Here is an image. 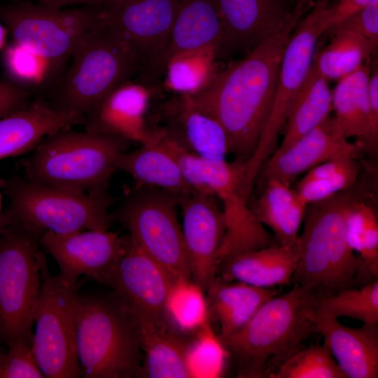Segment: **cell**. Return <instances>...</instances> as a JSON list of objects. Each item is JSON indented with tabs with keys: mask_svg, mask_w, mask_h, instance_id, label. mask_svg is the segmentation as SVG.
Here are the masks:
<instances>
[{
	"mask_svg": "<svg viewBox=\"0 0 378 378\" xmlns=\"http://www.w3.org/2000/svg\"><path fill=\"white\" fill-rule=\"evenodd\" d=\"M370 125L365 143L368 150L375 153L378 146V71L374 69L370 76L369 84Z\"/></svg>",
	"mask_w": 378,
	"mask_h": 378,
	"instance_id": "f6af8a7d",
	"label": "cell"
},
{
	"mask_svg": "<svg viewBox=\"0 0 378 378\" xmlns=\"http://www.w3.org/2000/svg\"><path fill=\"white\" fill-rule=\"evenodd\" d=\"M178 198L164 190L134 184L125 191L112 220L125 226L139 246L159 263L174 281L191 279Z\"/></svg>",
	"mask_w": 378,
	"mask_h": 378,
	"instance_id": "30bf717a",
	"label": "cell"
},
{
	"mask_svg": "<svg viewBox=\"0 0 378 378\" xmlns=\"http://www.w3.org/2000/svg\"><path fill=\"white\" fill-rule=\"evenodd\" d=\"M370 68L363 64L339 80L332 92L334 116L346 138L355 137L364 146L370 125Z\"/></svg>",
	"mask_w": 378,
	"mask_h": 378,
	"instance_id": "4dcf8cb0",
	"label": "cell"
},
{
	"mask_svg": "<svg viewBox=\"0 0 378 378\" xmlns=\"http://www.w3.org/2000/svg\"><path fill=\"white\" fill-rule=\"evenodd\" d=\"M130 141L113 135L63 128L43 137L24 164L31 181L69 191L105 192L118 156Z\"/></svg>",
	"mask_w": 378,
	"mask_h": 378,
	"instance_id": "52a82bcc",
	"label": "cell"
},
{
	"mask_svg": "<svg viewBox=\"0 0 378 378\" xmlns=\"http://www.w3.org/2000/svg\"><path fill=\"white\" fill-rule=\"evenodd\" d=\"M178 206L191 279L205 292L219 267L218 251L225 234L222 209L214 195L197 190L180 197Z\"/></svg>",
	"mask_w": 378,
	"mask_h": 378,
	"instance_id": "5bb4252c",
	"label": "cell"
},
{
	"mask_svg": "<svg viewBox=\"0 0 378 378\" xmlns=\"http://www.w3.org/2000/svg\"><path fill=\"white\" fill-rule=\"evenodd\" d=\"M99 20V6L58 8L31 0L0 4V21L13 42L45 58L55 78L79 40Z\"/></svg>",
	"mask_w": 378,
	"mask_h": 378,
	"instance_id": "9c48e42d",
	"label": "cell"
},
{
	"mask_svg": "<svg viewBox=\"0 0 378 378\" xmlns=\"http://www.w3.org/2000/svg\"><path fill=\"white\" fill-rule=\"evenodd\" d=\"M267 377L347 378L324 344L301 348Z\"/></svg>",
	"mask_w": 378,
	"mask_h": 378,
	"instance_id": "74e56055",
	"label": "cell"
},
{
	"mask_svg": "<svg viewBox=\"0 0 378 378\" xmlns=\"http://www.w3.org/2000/svg\"><path fill=\"white\" fill-rule=\"evenodd\" d=\"M298 22L218 72L202 91L188 96L197 109L221 125L235 160L246 162L257 148L273 106L283 53Z\"/></svg>",
	"mask_w": 378,
	"mask_h": 378,
	"instance_id": "6da1fadb",
	"label": "cell"
},
{
	"mask_svg": "<svg viewBox=\"0 0 378 378\" xmlns=\"http://www.w3.org/2000/svg\"><path fill=\"white\" fill-rule=\"evenodd\" d=\"M57 262L59 276L76 284L82 276L104 284L122 248V239L108 230H83L66 234L48 231L39 238Z\"/></svg>",
	"mask_w": 378,
	"mask_h": 378,
	"instance_id": "ac0fdd59",
	"label": "cell"
},
{
	"mask_svg": "<svg viewBox=\"0 0 378 378\" xmlns=\"http://www.w3.org/2000/svg\"><path fill=\"white\" fill-rule=\"evenodd\" d=\"M262 186L259 198L251 206L256 218L272 230L279 244L296 245L307 205L291 186L277 179H269Z\"/></svg>",
	"mask_w": 378,
	"mask_h": 378,
	"instance_id": "f1b7e54d",
	"label": "cell"
},
{
	"mask_svg": "<svg viewBox=\"0 0 378 378\" xmlns=\"http://www.w3.org/2000/svg\"><path fill=\"white\" fill-rule=\"evenodd\" d=\"M212 48L192 51L174 57L165 71V85L183 96H192L206 88L218 74Z\"/></svg>",
	"mask_w": 378,
	"mask_h": 378,
	"instance_id": "d590c367",
	"label": "cell"
},
{
	"mask_svg": "<svg viewBox=\"0 0 378 378\" xmlns=\"http://www.w3.org/2000/svg\"><path fill=\"white\" fill-rule=\"evenodd\" d=\"M85 117L53 109L42 97L0 120V160L32 150L46 135L83 125Z\"/></svg>",
	"mask_w": 378,
	"mask_h": 378,
	"instance_id": "d4e9b609",
	"label": "cell"
},
{
	"mask_svg": "<svg viewBox=\"0 0 378 378\" xmlns=\"http://www.w3.org/2000/svg\"><path fill=\"white\" fill-rule=\"evenodd\" d=\"M8 31L5 27L0 22V50L4 47Z\"/></svg>",
	"mask_w": 378,
	"mask_h": 378,
	"instance_id": "7dc6e473",
	"label": "cell"
},
{
	"mask_svg": "<svg viewBox=\"0 0 378 378\" xmlns=\"http://www.w3.org/2000/svg\"><path fill=\"white\" fill-rule=\"evenodd\" d=\"M40 237L18 227L0 230V343L31 345L33 313L45 255Z\"/></svg>",
	"mask_w": 378,
	"mask_h": 378,
	"instance_id": "8fae6325",
	"label": "cell"
},
{
	"mask_svg": "<svg viewBox=\"0 0 378 378\" xmlns=\"http://www.w3.org/2000/svg\"><path fill=\"white\" fill-rule=\"evenodd\" d=\"M316 311L337 318L349 317L363 324H378V280L359 288H349L326 296H316Z\"/></svg>",
	"mask_w": 378,
	"mask_h": 378,
	"instance_id": "8d00e7d4",
	"label": "cell"
},
{
	"mask_svg": "<svg viewBox=\"0 0 378 378\" xmlns=\"http://www.w3.org/2000/svg\"><path fill=\"white\" fill-rule=\"evenodd\" d=\"M356 158H343L321 163L308 171L294 188L306 205L351 188L360 174Z\"/></svg>",
	"mask_w": 378,
	"mask_h": 378,
	"instance_id": "836d02e7",
	"label": "cell"
},
{
	"mask_svg": "<svg viewBox=\"0 0 378 378\" xmlns=\"http://www.w3.org/2000/svg\"><path fill=\"white\" fill-rule=\"evenodd\" d=\"M41 284L34 313L31 350L47 378L82 377L76 350V310L80 282L50 273L41 260Z\"/></svg>",
	"mask_w": 378,
	"mask_h": 378,
	"instance_id": "7c38bea8",
	"label": "cell"
},
{
	"mask_svg": "<svg viewBox=\"0 0 378 378\" xmlns=\"http://www.w3.org/2000/svg\"><path fill=\"white\" fill-rule=\"evenodd\" d=\"M330 0H316L310 13L301 19L286 45L272 111L257 148L246 161L248 176L254 182L263 163L278 148L279 134L286 125L292 103L305 80L323 34L321 20Z\"/></svg>",
	"mask_w": 378,
	"mask_h": 378,
	"instance_id": "4fadbf2b",
	"label": "cell"
},
{
	"mask_svg": "<svg viewBox=\"0 0 378 378\" xmlns=\"http://www.w3.org/2000/svg\"><path fill=\"white\" fill-rule=\"evenodd\" d=\"M132 313L144 354L139 377L192 378L187 360L192 337L176 330L165 316Z\"/></svg>",
	"mask_w": 378,
	"mask_h": 378,
	"instance_id": "603a6c76",
	"label": "cell"
},
{
	"mask_svg": "<svg viewBox=\"0 0 378 378\" xmlns=\"http://www.w3.org/2000/svg\"><path fill=\"white\" fill-rule=\"evenodd\" d=\"M345 232L350 248L362 266L356 281L362 286L378 280V222L370 205L357 196L345 216Z\"/></svg>",
	"mask_w": 378,
	"mask_h": 378,
	"instance_id": "1f68e13d",
	"label": "cell"
},
{
	"mask_svg": "<svg viewBox=\"0 0 378 378\" xmlns=\"http://www.w3.org/2000/svg\"><path fill=\"white\" fill-rule=\"evenodd\" d=\"M330 34V43L319 52L316 50L312 64L326 80H340L356 71L377 47L354 31H339Z\"/></svg>",
	"mask_w": 378,
	"mask_h": 378,
	"instance_id": "d6a6232c",
	"label": "cell"
},
{
	"mask_svg": "<svg viewBox=\"0 0 378 378\" xmlns=\"http://www.w3.org/2000/svg\"><path fill=\"white\" fill-rule=\"evenodd\" d=\"M178 3V0H115L97 6L100 20L118 31L139 55L142 69L164 48Z\"/></svg>",
	"mask_w": 378,
	"mask_h": 378,
	"instance_id": "d6986e66",
	"label": "cell"
},
{
	"mask_svg": "<svg viewBox=\"0 0 378 378\" xmlns=\"http://www.w3.org/2000/svg\"><path fill=\"white\" fill-rule=\"evenodd\" d=\"M327 80L311 66L292 103L283 139L274 154L286 150L330 115L332 91Z\"/></svg>",
	"mask_w": 378,
	"mask_h": 378,
	"instance_id": "f546056e",
	"label": "cell"
},
{
	"mask_svg": "<svg viewBox=\"0 0 378 378\" xmlns=\"http://www.w3.org/2000/svg\"><path fill=\"white\" fill-rule=\"evenodd\" d=\"M69 65L47 89L55 110L86 116L116 88L139 75L142 62L115 29L99 22L79 40Z\"/></svg>",
	"mask_w": 378,
	"mask_h": 378,
	"instance_id": "3957f363",
	"label": "cell"
},
{
	"mask_svg": "<svg viewBox=\"0 0 378 378\" xmlns=\"http://www.w3.org/2000/svg\"><path fill=\"white\" fill-rule=\"evenodd\" d=\"M212 48H224V31L216 0H178L176 16L165 45L154 60L142 69L137 83L156 87L174 57Z\"/></svg>",
	"mask_w": 378,
	"mask_h": 378,
	"instance_id": "9a60e30c",
	"label": "cell"
},
{
	"mask_svg": "<svg viewBox=\"0 0 378 378\" xmlns=\"http://www.w3.org/2000/svg\"><path fill=\"white\" fill-rule=\"evenodd\" d=\"M315 297L306 288L293 286L266 301L239 330L218 337L236 377H267L318 332L311 318Z\"/></svg>",
	"mask_w": 378,
	"mask_h": 378,
	"instance_id": "7a4b0ae2",
	"label": "cell"
},
{
	"mask_svg": "<svg viewBox=\"0 0 378 378\" xmlns=\"http://www.w3.org/2000/svg\"><path fill=\"white\" fill-rule=\"evenodd\" d=\"M122 239L121 251L104 285L133 312L164 316V304L174 280L129 234L122 235Z\"/></svg>",
	"mask_w": 378,
	"mask_h": 378,
	"instance_id": "e0dca14e",
	"label": "cell"
},
{
	"mask_svg": "<svg viewBox=\"0 0 378 378\" xmlns=\"http://www.w3.org/2000/svg\"><path fill=\"white\" fill-rule=\"evenodd\" d=\"M152 130L149 141L118 156L115 168L130 175L135 184L164 190L178 200L194 189L185 180L173 155L158 142L155 130Z\"/></svg>",
	"mask_w": 378,
	"mask_h": 378,
	"instance_id": "4316f807",
	"label": "cell"
},
{
	"mask_svg": "<svg viewBox=\"0 0 378 378\" xmlns=\"http://www.w3.org/2000/svg\"><path fill=\"white\" fill-rule=\"evenodd\" d=\"M227 353L218 336L206 323L190 339L187 360L192 377H217L222 374Z\"/></svg>",
	"mask_w": 378,
	"mask_h": 378,
	"instance_id": "ab89813d",
	"label": "cell"
},
{
	"mask_svg": "<svg viewBox=\"0 0 378 378\" xmlns=\"http://www.w3.org/2000/svg\"><path fill=\"white\" fill-rule=\"evenodd\" d=\"M3 59L9 78L31 92L36 88H48L55 79L45 58L15 43L6 46Z\"/></svg>",
	"mask_w": 378,
	"mask_h": 378,
	"instance_id": "f35d334b",
	"label": "cell"
},
{
	"mask_svg": "<svg viewBox=\"0 0 378 378\" xmlns=\"http://www.w3.org/2000/svg\"><path fill=\"white\" fill-rule=\"evenodd\" d=\"M356 197L349 188L307 205L300 258L290 285L304 287L317 297L354 288L362 261L347 242L345 216Z\"/></svg>",
	"mask_w": 378,
	"mask_h": 378,
	"instance_id": "277c9868",
	"label": "cell"
},
{
	"mask_svg": "<svg viewBox=\"0 0 378 378\" xmlns=\"http://www.w3.org/2000/svg\"><path fill=\"white\" fill-rule=\"evenodd\" d=\"M1 206H2V200H1V194L0 192V216H1V213H2Z\"/></svg>",
	"mask_w": 378,
	"mask_h": 378,
	"instance_id": "c3c4849f",
	"label": "cell"
},
{
	"mask_svg": "<svg viewBox=\"0 0 378 378\" xmlns=\"http://www.w3.org/2000/svg\"><path fill=\"white\" fill-rule=\"evenodd\" d=\"M224 31V48L248 53L262 41L299 22L313 4L300 0H216Z\"/></svg>",
	"mask_w": 378,
	"mask_h": 378,
	"instance_id": "2e32d148",
	"label": "cell"
},
{
	"mask_svg": "<svg viewBox=\"0 0 378 378\" xmlns=\"http://www.w3.org/2000/svg\"><path fill=\"white\" fill-rule=\"evenodd\" d=\"M151 88L127 82L113 90L91 113L85 116V130L116 136L141 145L149 141L146 115Z\"/></svg>",
	"mask_w": 378,
	"mask_h": 378,
	"instance_id": "7402d4cb",
	"label": "cell"
},
{
	"mask_svg": "<svg viewBox=\"0 0 378 378\" xmlns=\"http://www.w3.org/2000/svg\"><path fill=\"white\" fill-rule=\"evenodd\" d=\"M209 315L220 327V338L242 328L268 300L279 294L276 287L260 288L216 277L206 290Z\"/></svg>",
	"mask_w": 378,
	"mask_h": 378,
	"instance_id": "83f0119b",
	"label": "cell"
},
{
	"mask_svg": "<svg viewBox=\"0 0 378 378\" xmlns=\"http://www.w3.org/2000/svg\"><path fill=\"white\" fill-rule=\"evenodd\" d=\"M204 290L192 279L173 283L164 304V316L178 332L194 335L209 322Z\"/></svg>",
	"mask_w": 378,
	"mask_h": 378,
	"instance_id": "e575fe53",
	"label": "cell"
},
{
	"mask_svg": "<svg viewBox=\"0 0 378 378\" xmlns=\"http://www.w3.org/2000/svg\"><path fill=\"white\" fill-rule=\"evenodd\" d=\"M160 111L167 122L160 129L172 140L200 157L226 160L229 146L224 129L214 118L197 109L188 96L180 95Z\"/></svg>",
	"mask_w": 378,
	"mask_h": 378,
	"instance_id": "cb8c5ba5",
	"label": "cell"
},
{
	"mask_svg": "<svg viewBox=\"0 0 378 378\" xmlns=\"http://www.w3.org/2000/svg\"><path fill=\"white\" fill-rule=\"evenodd\" d=\"M54 8H67L80 6H101L115 0H31Z\"/></svg>",
	"mask_w": 378,
	"mask_h": 378,
	"instance_id": "bcb514c9",
	"label": "cell"
},
{
	"mask_svg": "<svg viewBox=\"0 0 378 378\" xmlns=\"http://www.w3.org/2000/svg\"><path fill=\"white\" fill-rule=\"evenodd\" d=\"M311 318L347 378L378 377V327L350 328L338 318L312 309Z\"/></svg>",
	"mask_w": 378,
	"mask_h": 378,
	"instance_id": "44dd1931",
	"label": "cell"
},
{
	"mask_svg": "<svg viewBox=\"0 0 378 378\" xmlns=\"http://www.w3.org/2000/svg\"><path fill=\"white\" fill-rule=\"evenodd\" d=\"M76 338L83 377H139L142 351L137 323L115 293H79Z\"/></svg>",
	"mask_w": 378,
	"mask_h": 378,
	"instance_id": "8992f818",
	"label": "cell"
},
{
	"mask_svg": "<svg viewBox=\"0 0 378 378\" xmlns=\"http://www.w3.org/2000/svg\"><path fill=\"white\" fill-rule=\"evenodd\" d=\"M359 148L346 137L335 117L329 115L286 150L273 154L263 163L257 176H260L261 183L275 178L291 186L300 175L321 163L357 158Z\"/></svg>",
	"mask_w": 378,
	"mask_h": 378,
	"instance_id": "ffe728a7",
	"label": "cell"
},
{
	"mask_svg": "<svg viewBox=\"0 0 378 378\" xmlns=\"http://www.w3.org/2000/svg\"><path fill=\"white\" fill-rule=\"evenodd\" d=\"M194 190L214 195L219 202L225 234L218 251L219 265L239 254L279 244L256 218L250 199L253 185L245 162L211 160L192 153L168 137L162 141Z\"/></svg>",
	"mask_w": 378,
	"mask_h": 378,
	"instance_id": "5b68a950",
	"label": "cell"
},
{
	"mask_svg": "<svg viewBox=\"0 0 378 378\" xmlns=\"http://www.w3.org/2000/svg\"><path fill=\"white\" fill-rule=\"evenodd\" d=\"M377 0H338L323 10L321 30L323 34Z\"/></svg>",
	"mask_w": 378,
	"mask_h": 378,
	"instance_id": "ee69618b",
	"label": "cell"
},
{
	"mask_svg": "<svg viewBox=\"0 0 378 378\" xmlns=\"http://www.w3.org/2000/svg\"><path fill=\"white\" fill-rule=\"evenodd\" d=\"M0 349V378H43L30 344L15 343Z\"/></svg>",
	"mask_w": 378,
	"mask_h": 378,
	"instance_id": "60d3db41",
	"label": "cell"
},
{
	"mask_svg": "<svg viewBox=\"0 0 378 378\" xmlns=\"http://www.w3.org/2000/svg\"><path fill=\"white\" fill-rule=\"evenodd\" d=\"M350 31L358 33L378 44V0L352 15L326 32Z\"/></svg>",
	"mask_w": 378,
	"mask_h": 378,
	"instance_id": "b9f144b4",
	"label": "cell"
},
{
	"mask_svg": "<svg viewBox=\"0 0 378 378\" xmlns=\"http://www.w3.org/2000/svg\"><path fill=\"white\" fill-rule=\"evenodd\" d=\"M31 92L10 78L0 80V120L25 108Z\"/></svg>",
	"mask_w": 378,
	"mask_h": 378,
	"instance_id": "7bdbcfd3",
	"label": "cell"
},
{
	"mask_svg": "<svg viewBox=\"0 0 378 378\" xmlns=\"http://www.w3.org/2000/svg\"><path fill=\"white\" fill-rule=\"evenodd\" d=\"M299 258L298 242L295 246L272 245L221 262L216 277L260 288L288 286Z\"/></svg>",
	"mask_w": 378,
	"mask_h": 378,
	"instance_id": "484cf974",
	"label": "cell"
},
{
	"mask_svg": "<svg viewBox=\"0 0 378 378\" xmlns=\"http://www.w3.org/2000/svg\"><path fill=\"white\" fill-rule=\"evenodd\" d=\"M0 188L9 200L0 216V230L18 227L41 237L48 231H103L111 226L108 209L115 200L106 192H76L16 174L0 179Z\"/></svg>",
	"mask_w": 378,
	"mask_h": 378,
	"instance_id": "ba28073f",
	"label": "cell"
}]
</instances>
